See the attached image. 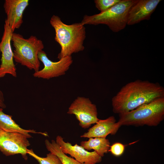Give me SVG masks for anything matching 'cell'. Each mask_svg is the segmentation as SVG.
Segmentation results:
<instances>
[{"mask_svg": "<svg viewBox=\"0 0 164 164\" xmlns=\"http://www.w3.org/2000/svg\"><path fill=\"white\" fill-rule=\"evenodd\" d=\"M164 97V88L158 83L137 80L123 86L112 98L113 112L118 114Z\"/></svg>", "mask_w": 164, "mask_h": 164, "instance_id": "6da1fadb", "label": "cell"}, {"mask_svg": "<svg viewBox=\"0 0 164 164\" xmlns=\"http://www.w3.org/2000/svg\"><path fill=\"white\" fill-rule=\"evenodd\" d=\"M50 23L55 30V40L61 48L57 56L59 60L84 50L86 37L84 25L81 22L67 25L55 15L51 18Z\"/></svg>", "mask_w": 164, "mask_h": 164, "instance_id": "7a4b0ae2", "label": "cell"}, {"mask_svg": "<svg viewBox=\"0 0 164 164\" xmlns=\"http://www.w3.org/2000/svg\"><path fill=\"white\" fill-rule=\"evenodd\" d=\"M118 115L117 123L120 127L122 125L156 126L164 119V97Z\"/></svg>", "mask_w": 164, "mask_h": 164, "instance_id": "3957f363", "label": "cell"}, {"mask_svg": "<svg viewBox=\"0 0 164 164\" xmlns=\"http://www.w3.org/2000/svg\"><path fill=\"white\" fill-rule=\"evenodd\" d=\"M11 41L15 48L13 52L14 60L35 72L39 71L40 62L38 54L44 48L43 41L35 36L32 35L26 39L22 35L14 32Z\"/></svg>", "mask_w": 164, "mask_h": 164, "instance_id": "277c9868", "label": "cell"}, {"mask_svg": "<svg viewBox=\"0 0 164 164\" xmlns=\"http://www.w3.org/2000/svg\"><path fill=\"white\" fill-rule=\"evenodd\" d=\"M136 0H121L109 9L91 15H84L81 22L84 25L104 24L114 32L124 29L127 25L128 11Z\"/></svg>", "mask_w": 164, "mask_h": 164, "instance_id": "5b68a950", "label": "cell"}, {"mask_svg": "<svg viewBox=\"0 0 164 164\" xmlns=\"http://www.w3.org/2000/svg\"><path fill=\"white\" fill-rule=\"evenodd\" d=\"M67 113L74 114L82 128H89L92 124L96 123L99 119L97 118L96 105L88 98L77 97L71 104Z\"/></svg>", "mask_w": 164, "mask_h": 164, "instance_id": "8992f818", "label": "cell"}, {"mask_svg": "<svg viewBox=\"0 0 164 164\" xmlns=\"http://www.w3.org/2000/svg\"><path fill=\"white\" fill-rule=\"evenodd\" d=\"M25 135L18 132H9L0 128V150L6 156L20 154L27 159V147L30 144Z\"/></svg>", "mask_w": 164, "mask_h": 164, "instance_id": "52a82bcc", "label": "cell"}, {"mask_svg": "<svg viewBox=\"0 0 164 164\" xmlns=\"http://www.w3.org/2000/svg\"><path fill=\"white\" fill-rule=\"evenodd\" d=\"M38 57L43 63L44 68L35 72L33 75L35 77L48 80L64 75L73 63L71 56L64 57L57 62L52 61L43 50L39 52Z\"/></svg>", "mask_w": 164, "mask_h": 164, "instance_id": "ba28073f", "label": "cell"}, {"mask_svg": "<svg viewBox=\"0 0 164 164\" xmlns=\"http://www.w3.org/2000/svg\"><path fill=\"white\" fill-rule=\"evenodd\" d=\"M13 33L8 21L5 19L4 31L0 42V52L2 53L0 78L8 74L14 77H17L16 69L13 61V53L11 45Z\"/></svg>", "mask_w": 164, "mask_h": 164, "instance_id": "9c48e42d", "label": "cell"}, {"mask_svg": "<svg viewBox=\"0 0 164 164\" xmlns=\"http://www.w3.org/2000/svg\"><path fill=\"white\" fill-rule=\"evenodd\" d=\"M56 142L64 153L70 155L80 163L96 164L102 161V157L95 151L89 152L77 144L72 145L70 143L65 142L60 136L56 137Z\"/></svg>", "mask_w": 164, "mask_h": 164, "instance_id": "30bf717a", "label": "cell"}, {"mask_svg": "<svg viewBox=\"0 0 164 164\" xmlns=\"http://www.w3.org/2000/svg\"><path fill=\"white\" fill-rule=\"evenodd\" d=\"M161 0H136L128 13L127 24L132 25L149 20Z\"/></svg>", "mask_w": 164, "mask_h": 164, "instance_id": "8fae6325", "label": "cell"}, {"mask_svg": "<svg viewBox=\"0 0 164 164\" xmlns=\"http://www.w3.org/2000/svg\"><path fill=\"white\" fill-rule=\"evenodd\" d=\"M29 4V0H5L3 7L6 19L13 32L22 24L24 12Z\"/></svg>", "mask_w": 164, "mask_h": 164, "instance_id": "7c38bea8", "label": "cell"}, {"mask_svg": "<svg viewBox=\"0 0 164 164\" xmlns=\"http://www.w3.org/2000/svg\"><path fill=\"white\" fill-rule=\"evenodd\" d=\"M120 126L116 122L115 117L111 116L106 119H99L98 122L87 132L80 136L83 138H106L109 134H115Z\"/></svg>", "mask_w": 164, "mask_h": 164, "instance_id": "4fadbf2b", "label": "cell"}, {"mask_svg": "<svg viewBox=\"0 0 164 164\" xmlns=\"http://www.w3.org/2000/svg\"><path fill=\"white\" fill-rule=\"evenodd\" d=\"M0 128L7 132H18L23 134L28 138L32 137L29 133H39L47 135L45 133L37 132L33 130H26L21 128L12 119V116L5 114L2 108H0Z\"/></svg>", "mask_w": 164, "mask_h": 164, "instance_id": "5bb4252c", "label": "cell"}, {"mask_svg": "<svg viewBox=\"0 0 164 164\" xmlns=\"http://www.w3.org/2000/svg\"><path fill=\"white\" fill-rule=\"evenodd\" d=\"M80 146L87 151L94 150L102 157L109 151L110 143L106 138H90L87 141H81Z\"/></svg>", "mask_w": 164, "mask_h": 164, "instance_id": "9a60e30c", "label": "cell"}, {"mask_svg": "<svg viewBox=\"0 0 164 164\" xmlns=\"http://www.w3.org/2000/svg\"><path fill=\"white\" fill-rule=\"evenodd\" d=\"M46 148L50 152L57 156L63 164H84L80 163L73 158L67 156L61 150L60 146L54 140L48 142Z\"/></svg>", "mask_w": 164, "mask_h": 164, "instance_id": "2e32d148", "label": "cell"}, {"mask_svg": "<svg viewBox=\"0 0 164 164\" xmlns=\"http://www.w3.org/2000/svg\"><path fill=\"white\" fill-rule=\"evenodd\" d=\"M27 154L35 159L39 164H63L57 156L51 152L47 154L46 157H42L35 153L32 149H28Z\"/></svg>", "mask_w": 164, "mask_h": 164, "instance_id": "e0dca14e", "label": "cell"}, {"mask_svg": "<svg viewBox=\"0 0 164 164\" xmlns=\"http://www.w3.org/2000/svg\"><path fill=\"white\" fill-rule=\"evenodd\" d=\"M121 0H95V5L101 12H104L119 3Z\"/></svg>", "mask_w": 164, "mask_h": 164, "instance_id": "ac0fdd59", "label": "cell"}, {"mask_svg": "<svg viewBox=\"0 0 164 164\" xmlns=\"http://www.w3.org/2000/svg\"><path fill=\"white\" fill-rule=\"evenodd\" d=\"M125 145L120 142L115 143L110 146L109 151L116 156L121 155L125 150Z\"/></svg>", "mask_w": 164, "mask_h": 164, "instance_id": "d6986e66", "label": "cell"}, {"mask_svg": "<svg viewBox=\"0 0 164 164\" xmlns=\"http://www.w3.org/2000/svg\"><path fill=\"white\" fill-rule=\"evenodd\" d=\"M0 107L2 108H5L6 106L5 103V98L2 92L0 89Z\"/></svg>", "mask_w": 164, "mask_h": 164, "instance_id": "ffe728a7", "label": "cell"}]
</instances>
